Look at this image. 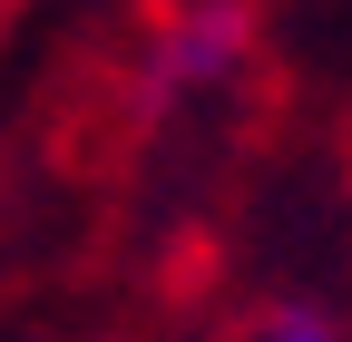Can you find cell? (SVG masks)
<instances>
[{"mask_svg":"<svg viewBox=\"0 0 352 342\" xmlns=\"http://www.w3.org/2000/svg\"><path fill=\"white\" fill-rule=\"evenodd\" d=\"M235 49H245V20H235V10H206V20L166 49V78H215Z\"/></svg>","mask_w":352,"mask_h":342,"instance_id":"obj_1","label":"cell"},{"mask_svg":"<svg viewBox=\"0 0 352 342\" xmlns=\"http://www.w3.org/2000/svg\"><path fill=\"white\" fill-rule=\"evenodd\" d=\"M274 342H323V332H314V323H284V332H274Z\"/></svg>","mask_w":352,"mask_h":342,"instance_id":"obj_2","label":"cell"}]
</instances>
